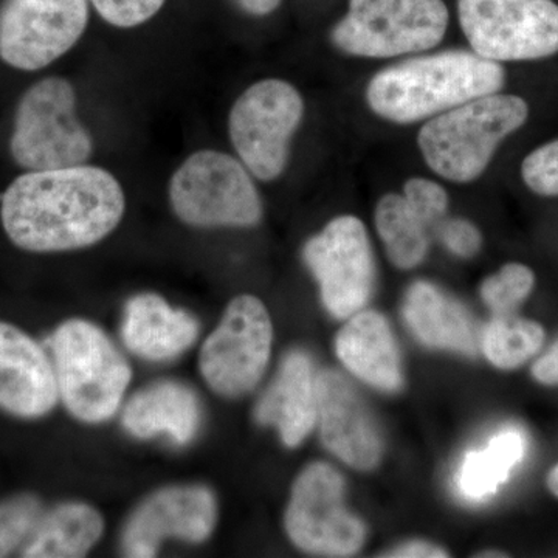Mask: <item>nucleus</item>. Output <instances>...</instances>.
<instances>
[{
    "label": "nucleus",
    "mask_w": 558,
    "mask_h": 558,
    "mask_svg": "<svg viewBox=\"0 0 558 558\" xmlns=\"http://www.w3.org/2000/svg\"><path fill=\"white\" fill-rule=\"evenodd\" d=\"M274 329L263 301L231 300L226 314L201 349L199 368L213 391L240 398L256 387L269 363Z\"/></svg>",
    "instance_id": "10"
},
{
    "label": "nucleus",
    "mask_w": 558,
    "mask_h": 558,
    "mask_svg": "<svg viewBox=\"0 0 558 558\" xmlns=\"http://www.w3.org/2000/svg\"><path fill=\"white\" fill-rule=\"evenodd\" d=\"M376 226L388 258L399 269H413L428 250L427 226L417 218L405 197L387 194L376 208Z\"/></svg>",
    "instance_id": "24"
},
{
    "label": "nucleus",
    "mask_w": 558,
    "mask_h": 558,
    "mask_svg": "<svg viewBox=\"0 0 558 558\" xmlns=\"http://www.w3.org/2000/svg\"><path fill=\"white\" fill-rule=\"evenodd\" d=\"M447 27L442 0H349L348 14L330 38L352 57L392 58L433 49Z\"/></svg>",
    "instance_id": "7"
},
{
    "label": "nucleus",
    "mask_w": 558,
    "mask_h": 558,
    "mask_svg": "<svg viewBox=\"0 0 558 558\" xmlns=\"http://www.w3.org/2000/svg\"><path fill=\"white\" fill-rule=\"evenodd\" d=\"M527 117L523 98L486 95L429 119L418 131L417 145L440 178L472 182L486 171L502 140L519 131Z\"/></svg>",
    "instance_id": "3"
},
{
    "label": "nucleus",
    "mask_w": 558,
    "mask_h": 558,
    "mask_svg": "<svg viewBox=\"0 0 558 558\" xmlns=\"http://www.w3.org/2000/svg\"><path fill=\"white\" fill-rule=\"evenodd\" d=\"M337 355L359 379L381 391H396L402 384L399 354L387 319L373 311L349 319L336 341Z\"/></svg>",
    "instance_id": "20"
},
{
    "label": "nucleus",
    "mask_w": 558,
    "mask_h": 558,
    "mask_svg": "<svg viewBox=\"0 0 558 558\" xmlns=\"http://www.w3.org/2000/svg\"><path fill=\"white\" fill-rule=\"evenodd\" d=\"M505 81L502 65L475 51H439L381 70L369 81L366 100L381 119L410 124L498 94Z\"/></svg>",
    "instance_id": "2"
},
{
    "label": "nucleus",
    "mask_w": 558,
    "mask_h": 558,
    "mask_svg": "<svg viewBox=\"0 0 558 558\" xmlns=\"http://www.w3.org/2000/svg\"><path fill=\"white\" fill-rule=\"evenodd\" d=\"M121 337L138 357L167 362L196 341L199 323L189 312L171 307L156 293H140L124 307Z\"/></svg>",
    "instance_id": "18"
},
{
    "label": "nucleus",
    "mask_w": 558,
    "mask_h": 558,
    "mask_svg": "<svg viewBox=\"0 0 558 558\" xmlns=\"http://www.w3.org/2000/svg\"><path fill=\"white\" fill-rule=\"evenodd\" d=\"M470 47L495 62L534 61L558 51L554 0H458Z\"/></svg>",
    "instance_id": "9"
},
{
    "label": "nucleus",
    "mask_w": 558,
    "mask_h": 558,
    "mask_svg": "<svg viewBox=\"0 0 558 558\" xmlns=\"http://www.w3.org/2000/svg\"><path fill=\"white\" fill-rule=\"evenodd\" d=\"M521 178L539 196H558V138L529 154L521 165Z\"/></svg>",
    "instance_id": "28"
},
{
    "label": "nucleus",
    "mask_w": 558,
    "mask_h": 558,
    "mask_svg": "<svg viewBox=\"0 0 558 558\" xmlns=\"http://www.w3.org/2000/svg\"><path fill=\"white\" fill-rule=\"evenodd\" d=\"M43 517V502L35 495H17L0 502V557H9L31 538Z\"/></svg>",
    "instance_id": "26"
},
{
    "label": "nucleus",
    "mask_w": 558,
    "mask_h": 558,
    "mask_svg": "<svg viewBox=\"0 0 558 558\" xmlns=\"http://www.w3.org/2000/svg\"><path fill=\"white\" fill-rule=\"evenodd\" d=\"M121 424L134 438L165 435L179 446H186L201 428L199 398L180 381H156L140 389L126 403Z\"/></svg>",
    "instance_id": "19"
},
{
    "label": "nucleus",
    "mask_w": 558,
    "mask_h": 558,
    "mask_svg": "<svg viewBox=\"0 0 558 558\" xmlns=\"http://www.w3.org/2000/svg\"><path fill=\"white\" fill-rule=\"evenodd\" d=\"M240 9L253 16H266L278 9L281 0H234Z\"/></svg>",
    "instance_id": "34"
},
{
    "label": "nucleus",
    "mask_w": 558,
    "mask_h": 558,
    "mask_svg": "<svg viewBox=\"0 0 558 558\" xmlns=\"http://www.w3.org/2000/svg\"><path fill=\"white\" fill-rule=\"evenodd\" d=\"M317 425L326 449L351 468L379 464L381 444L368 410L352 385L333 371L317 376Z\"/></svg>",
    "instance_id": "15"
},
{
    "label": "nucleus",
    "mask_w": 558,
    "mask_h": 558,
    "mask_svg": "<svg viewBox=\"0 0 558 558\" xmlns=\"http://www.w3.org/2000/svg\"><path fill=\"white\" fill-rule=\"evenodd\" d=\"M286 531L300 549L319 556L348 557L362 548L365 527L343 502V480L323 462L307 465L292 488Z\"/></svg>",
    "instance_id": "12"
},
{
    "label": "nucleus",
    "mask_w": 558,
    "mask_h": 558,
    "mask_svg": "<svg viewBox=\"0 0 558 558\" xmlns=\"http://www.w3.org/2000/svg\"><path fill=\"white\" fill-rule=\"evenodd\" d=\"M98 14L119 28H134L153 20L167 0H90Z\"/></svg>",
    "instance_id": "30"
},
{
    "label": "nucleus",
    "mask_w": 558,
    "mask_h": 558,
    "mask_svg": "<svg viewBox=\"0 0 558 558\" xmlns=\"http://www.w3.org/2000/svg\"><path fill=\"white\" fill-rule=\"evenodd\" d=\"M403 315L422 343L475 354L476 333L468 312L429 282L417 281L411 286Z\"/></svg>",
    "instance_id": "21"
},
{
    "label": "nucleus",
    "mask_w": 558,
    "mask_h": 558,
    "mask_svg": "<svg viewBox=\"0 0 558 558\" xmlns=\"http://www.w3.org/2000/svg\"><path fill=\"white\" fill-rule=\"evenodd\" d=\"M534 274L521 264H508L481 288V296L495 314H510L534 288Z\"/></svg>",
    "instance_id": "27"
},
{
    "label": "nucleus",
    "mask_w": 558,
    "mask_h": 558,
    "mask_svg": "<svg viewBox=\"0 0 558 558\" xmlns=\"http://www.w3.org/2000/svg\"><path fill=\"white\" fill-rule=\"evenodd\" d=\"M90 0H0V61L22 72L46 69L76 46Z\"/></svg>",
    "instance_id": "11"
},
{
    "label": "nucleus",
    "mask_w": 558,
    "mask_h": 558,
    "mask_svg": "<svg viewBox=\"0 0 558 558\" xmlns=\"http://www.w3.org/2000/svg\"><path fill=\"white\" fill-rule=\"evenodd\" d=\"M58 391L73 417L101 424L116 416L132 379L128 360L86 319L62 323L50 339Z\"/></svg>",
    "instance_id": "4"
},
{
    "label": "nucleus",
    "mask_w": 558,
    "mask_h": 558,
    "mask_svg": "<svg viewBox=\"0 0 558 558\" xmlns=\"http://www.w3.org/2000/svg\"><path fill=\"white\" fill-rule=\"evenodd\" d=\"M241 160L219 150H197L170 180V202L183 223L199 229L253 227L263 202Z\"/></svg>",
    "instance_id": "6"
},
{
    "label": "nucleus",
    "mask_w": 558,
    "mask_h": 558,
    "mask_svg": "<svg viewBox=\"0 0 558 558\" xmlns=\"http://www.w3.org/2000/svg\"><path fill=\"white\" fill-rule=\"evenodd\" d=\"M548 484L550 490H553V494L557 495L558 497V465L553 470V472H550Z\"/></svg>",
    "instance_id": "35"
},
{
    "label": "nucleus",
    "mask_w": 558,
    "mask_h": 558,
    "mask_svg": "<svg viewBox=\"0 0 558 558\" xmlns=\"http://www.w3.org/2000/svg\"><path fill=\"white\" fill-rule=\"evenodd\" d=\"M60 400L53 362L32 337L0 322V409L22 418L49 414Z\"/></svg>",
    "instance_id": "16"
},
{
    "label": "nucleus",
    "mask_w": 558,
    "mask_h": 558,
    "mask_svg": "<svg viewBox=\"0 0 558 558\" xmlns=\"http://www.w3.org/2000/svg\"><path fill=\"white\" fill-rule=\"evenodd\" d=\"M105 532L101 513L86 502H62L40 517L22 557H84L100 542Z\"/></svg>",
    "instance_id": "22"
},
{
    "label": "nucleus",
    "mask_w": 558,
    "mask_h": 558,
    "mask_svg": "<svg viewBox=\"0 0 558 558\" xmlns=\"http://www.w3.org/2000/svg\"><path fill=\"white\" fill-rule=\"evenodd\" d=\"M126 197L119 180L98 167L27 171L10 183L0 220L16 247L32 253L90 247L119 227Z\"/></svg>",
    "instance_id": "1"
},
{
    "label": "nucleus",
    "mask_w": 558,
    "mask_h": 558,
    "mask_svg": "<svg viewBox=\"0 0 558 558\" xmlns=\"http://www.w3.org/2000/svg\"><path fill=\"white\" fill-rule=\"evenodd\" d=\"M303 258L333 317H352L365 306L373 289L374 263L362 220L354 216L330 220L322 233L307 241Z\"/></svg>",
    "instance_id": "13"
},
{
    "label": "nucleus",
    "mask_w": 558,
    "mask_h": 558,
    "mask_svg": "<svg viewBox=\"0 0 558 558\" xmlns=\"http://www.w3.org/2000/svg\"><path fill=\"white\" fill-rule=\"evenodd\" d=\"M10 153L27 171L78 167L90 159L94 142L76 116V92L68 80L49 76L24 92Z\"/></svg>",
    "instance_id": "5"
},
{
    "label": "nucleus",
    "mask_w": 558,
    "mask_h": 558,
    "mask_svg": "<svg viewBox=\"0 0 558 558\" xmlns=\"http://www.w3.org/2000/svg\"><path fill=\"white\" fill-rule=\"evenodd\" d=\"M439 234L446 247L462 258L476 255L481 247L478 229L464 219H453L442 223Z\"/></svg>",
    "instance_id": "31"
},
{
    "label": "nucleus",
    "mask_w": 558,
    "mask_h": 558,
    "mask_svg": "<svg viewBox=\"0 0 558 558\" xmlns=\"http://www.w3.org/2000/svg\"><path fill=\"white\" fill-rule=\"evenodd\" d=\"M218 520L215 495L204 486H174L149 495L135 509L123 532L128 557H156L168 538L204 543Z\"/></svg>",
    "instance_id": "14"
},
{
    "label": "nucleus",
    "mask_w": 558,
    "mask_h": 558,
    "mask_svg": "<svg viewBox=\"0 0 558 558\" xmlns=\"http://www.w3.org/2000/svg\"><path fill=\"white\" fill-rule=\"evenodd\" d=\"M545 340V332L537 323L498 315L484 330V354L502 369H512L537 354Z\"/></svg>",
    "instance_id": "25"
},
{
    "label": "nucleus",
    "mask_w": 558,
    "mask_h": 558,
    "mask_svg": "<svg viewBox=\"0 0 558 558\" xmlns=\"http://www.w3.org/2000/svg\"><path fill=\"white\" fill-rule=\"evenodd\" d=\"M403 197L418 219L429 227L444 218L449 208L446 190L433 180L413 178L403 186Z\"/></svg>",
    "instance_id": "29"
},
{
    "label": "nucleus",
    "mask_w": 558,
    "mask_h": 558,
    "mask_svg": "<svg viewBox=\"0 0 558 558\" xmlns=\"http://www.w3.org/2000/svg\"><path fill=\"white\" fill-rule=\"evenodd\" d=\"M317 376L306 352H289L256 405V421L275 425L290 449L299 447L317 425Z\"/></svg>",
    "instance_id": "17"
},
{
    "label": "nucleus",
    "mask_w": 558,
    "mask_h": 558,
    "mask_svg": "<svg viewBox=\"0 0 558 558\" xmlns=\"http://www.w3.org/2000/svg\"><path fill=\"white\" fill-rule=\"evenodd\" d=\"M532 373H534L535 379L542 381V384H558V343L550 349L545 357L535 363Z\"/></svg>",
    "instance_id": "32"
},
{
    "label": "nucleus",
    "mask_w": 558,
    "mask_h": 558,
    "mask_svg": "<svg viewBox=\"0 0 558 558\" xmlns=\"http://www.w3.org/2000/svg\"><path fill=\"white\" fill-rule=\"evenodd\" d=\"M303 116V98L288 81H258L238 98L230 110L231 145L253 178L270 182L284 172Z\"/></svg>",
    "instance_id": "8"
},
{
    "label": "nucleus",
    "mask_w": 558,
    "mask_h": 558,
    "mask_svg": "<svg viewBox=\"0 0 558 558\" xmlns=\"http://www.w3.org/2000/svg\"><path fill=\"white\" fill-rule=\"evenodd\" d=\"M449 554L446 550L435 548V546L428 545V543H410V545L402 546V548L392 550L388 554V557H447Z\"/></svg>",
    "instance_id": "33"
},
{
    "label": "nucleus",
    "mask_w": 558,
    "mask_h": 558,
    "mask_svg": "<svg viewBox=\"0 0 558 558\" xmlns=\"http://www.w3.org/2000/svg\"><path fill=\"white\" fill-rule=\"evenodd\" d=\"M526 436L519 428H505L490 439L486 449L469 451L458 472V488L469 501L494 495L510 472L523 461Z\"/></svg>",
    "instance_id": "23"
}]
</instances>
